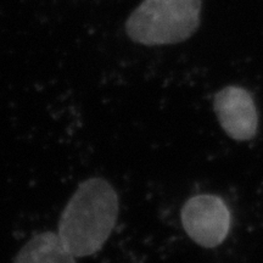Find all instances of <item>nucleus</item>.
<instances>
[{"label": "nucleus", "mask_w": 263, "mask_h": 263, "mask_svg": "<svg viewBox=\"0 0 263 263\" xmlns=\"http://www.w3.org/2000/svg\"><path fill=\"white\" fill-rule=\"evenodd\" d=\"M118 209L116 190L106 179L84 180L66 203L58 234L74 257L97 254L115 229Z\"/></svg>", "instance_id": "f257e3e1"}, {"label": "nucleus", "mask_w": 263, "mask_h": 263, "mask_svg": "<svg viewBox=\"0 0 263 263\" xmlns=\"http://www.w3.org/2000/svg\"><path fill=\"white\" fill-rule=\"evenodd\" d=\"M201 0H144L128 18L132 41L166 45L192 37L200 24Z\"/></svg>", "instance_id": "f03ea898"}, {"label": "nucleus", "mask_w": 263, "mask_h": 263, "mask_svg": "<svg viewBox=\"0 0 263 263\" xmlns=\"http://www.w3.org/2000/svg\"><path fill=\"white\" fill-rule=\"evenodd\" d=\"M180 219L189 238L206 249L221 245L232 224L228 206L221 197L211 194L190 197L182 207Z\"/></svg>", "instance_id": "7ed1b4c3"}, {"label": "nucleus", "mask_w": 263, "mask_h": 263, "mask_svg": "<svg viewBox=\"0 0 263 263\" xmlns=\"http://www.w3.org/2000/svg\"><path fill=\"white\" fill-rule=\"evenodd\" d=\"M216 116L227 136L236 141L252 139L257 133L258 114L252 95L236 85L221 89L213 99Z\"/></svg>", "instance_id": "20e7f679"}, {"label": "nucleus", "mask_w": 263, "mask_h": 263, "mask_svg": "<svg viewBox=\"0 0 263 263\" xmlns=\"http://www.w3.org/2000/svg\"><path fill=\"white\" fill-rule=\"evenodd\" d=\"M12 263H76L58 233H39L18 251Z\"/></svg>", "instance_id": "39448f33"}]
</instances>
